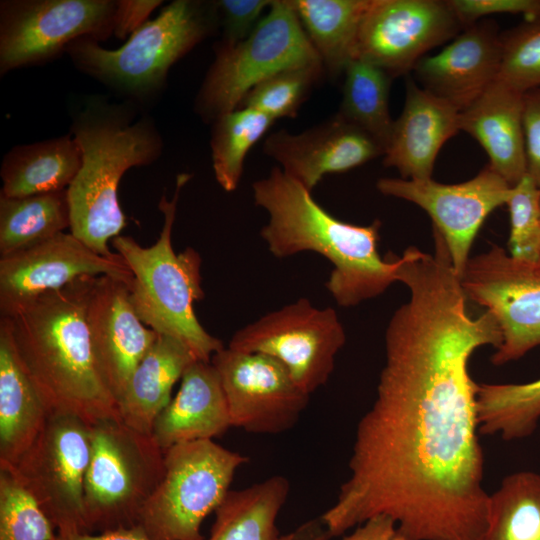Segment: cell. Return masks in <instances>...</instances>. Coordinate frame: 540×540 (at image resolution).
Here are the masks:
<instances>
[{"instance_id":"2","label":"cell","mask_w":540,"mask_h":540,"mask_svg":"<svg viewBox=\"0 0 540 540\" xmlns=\"http://www.w3.org/2000/svg\"><path fill=\"white\" fill-rule=\"evenodd\" d=\"M97 277H80L4 317L17 353L50 413L72 414L88 424L121 419L88 324V301Z\"/></svg>"},{"instance_id":"27","label":"cell","mask_w":540,"mask_h":540,"mask_svg":"<svg viewBox=\"0 0 540 540\" xmlns=\"http://www.w3.org/2000/svg\"><path fill=\"white\" fill-rule=\"evenodd\" d=\"M289 490V481L281 475L230 490L214 512L215 520L205 540H279L276 521Z\"/></svg>"},{"instance_id":"4","label":"cell","mask_w":540,"mask_h":540,"mask_svg":"<svg viewBox=\"0 0 540 540\" xmlns=\"http://www.w3.org/2000/svg\"><path fill=\"white\" fill-rule=\"evenodd\" d=\"M135 115L130 100L116 104L91 97L72 116L70 134L81 150L82 164L67 189L70 232L105 257L116 256L108 241L126 225L118 201L122 176L132 167L152 164L163 150L154 120Z\"/></svg>"},{"instance_id":"40","label":"cell","mask_w":540,"mask_h":540,"mask_svg":"<svg viewBox=\"0 0 540 540\" xmlns=\"http://www.w3.org/2000/svg\"><path fill=\"white\" fill-rule=\"evenodd\" d=\"M523 133L526 171L540 189V87L524 92Z\"/></svg>"},{"instance_id":"43","label":"cell","mask_w":540,"mask_h":540,"mask_svg":"<svg viewBox=\"0 0 540 540\" xmlns=\"http://www.w3.org/2000/svg\"><path fill=\"white\" fill-rule=\"evenodd\" d=\"M54 540H152L138 526L107 530L98 533H57Z\"/></svg>"},{"instance_id":"16","label":"cell","mask_w":540,"mask_h":540,"mask_svg":"<svg viewBox=\"0 0 540 540\" xmlns=\"http://www.w3.org/2000/svg\"><path fill=\"white\" fill-rule=\"evenodd\" d=\"M463 30L447 0H371L356 43L355 58L392 78L408 75L425 53Z\"/></svg>"},{"instance_id":"36","label":"cell","mask_w":540,"mask_h":540,"mask_svg":"<svg viewBox=\"0 0 540 540\" xmlns=\"http://www.w3.org/2000/svg\"><path fill=\"white\" fill-rule=\"evenodd\" d=\"M509 211V255L517 260L538 263L540 260V189L524 175L512 186L506 203Z\"/></svg>"},{"instance_id":"23","label":"cell","mask_w":540,"mask_h":540,"mask_svg":"<svg viewBox=\"0 0 540 540\" xmlns=\"http://www.w3.org/2000/svg\"><path fill=\"white\" fill-rule=\"evenodd\" d=\"M180 381L178 392L152 428L151 435L163 451L183 442L213 440L232 427L226 396L211 362L195 361Z\"/></svg>"},{"instance_id":"35","label":"cell","mask_w":540,"mask_h":540,"mask_svg":"<svg viewBox=\"0 0 540 540\" xmlns=\"http://www.w3.org/2000/svg\"><path fill=\"white\" fill-rule=\"evenodd\" d=\"M57 530L14 472L0 468V540H54Z\"/></svg>"},{"instance_id":"15","label":"cell","mask_w":540,"mask_h":540,"mask_svg":"<svg viewBox=\"0 0 540 540\" xmlns=\"http://www.w3.org/2000/svg\"><path fill=\"white\" fill-rule=\"evenodd\" d=\"M223 387L232 427L254 434H279L291 429L310 395L276 359L230 347L210 360Z\"/></svg>"},{"instance_id":"7","label":"cell","mask_w":540,"mask_h":540,"mask_svg":"<svg viewBox=\"0 0 540 540\" xmlns=\"http://www.w3.org/2000/svg\"><path fill=\"white\" fill-rule=\"evenodd\" d=\"M91 451L84 480L86 532L137 525L164 472V451L152 435L121 419L90 426Z\"/></svg>"},{"instance_id":"9","label":"cell","mask_w":540,"mask_h":540,"mask_svg":"<svg viewBox=\"0 0 540 540\" xmlns=\"http://www.w3.org/2000/svg\"><path fill=\"white\" fill-rule=\"evenodd\" d=\"M215 60L195 99L203 120L214 121L241 105L259 83L285 69L322 62L291 0H273L252 33L231 46L217 43Z\"/></svg>"},{"instance_id":"17","label":"cell","mask_w":540,"mask_h":540,"mask_svg":"<svg viewBox=\"0 0 540 540\" xmlns=\"http://www.w3.org/2000/svg\"><path fill=\"white\" fill-rule=\"evenodd\" d=\"M83 276H111L128 284L132 279L119 254L102 256L71 232H61L31 248L0 257L1 317Z\"/></svg>"},{"instance_id":"1","label":"cell","mask_w":540,"mask_h":540,"mask_svg":"<svg viewBox=\"0 0 540 540\" xmlns=\"http://www.w3.org/2000/svg\"><path fill=\"white\" fill-rule=\"evenodd\" d=\"M398 280L409 300L385 332L376 397L355 431L349 476L320 517L327 539L371 517L392 518L406 540H480L488 520L473 353L498 348L489 312L472 317L450 259L419 255Z\"/></svg>"},{"instance_id":"44","label":"cell","mask_w":540,"mask_h":540,"mask_svg":"<svg viewBox=\"0 0 540 540\" xmlns=\"http://www.w3.org/2000/svg\"><path fill=\"white\" fill-rule=\"evenodd\" d=\"M538 264L540 265V260H539Z\"/></svg>"},{"instance_id":"29","label":"cell","mask_w":540,"mask_h":540,"mask_svg":"<svg viewBox=\"0 0 540 540\" xmlns=\"http://www.w3.org/2000/svg\"><path fill=\"white\" fill-rule=\"evenodd\" d=\"M67 228V189L19 198L0 195V257L31 248Z\"/></svg>"},{"instance_id":"28","label":"cell","mask_w":540,"mask_h":540,"mask_svg":"<svg viewBox=\"0 0 540 540\" xmlns=\"http://www.w3.org/2000/svg\"><path fill=\"white\" fill-rule=\"evenodd\" d=\"M324 70L343 73L356 54L360 25L371 0H291Z\"/></svg>"},{"instance_id":"10","label":"cell","mask_w":540,"mask_h":540,"mask_svg":"<svg viewBox=\"0 0 540 540\" xmlns=\"http://www.w3.org/2000/svg\"><path fill=\"white\" fill-rule=\"evenodd\" d=\"M345 342L333 308H318L300 298L236 331L228 347L278 360L310 395L329 380Z\"/></svg>"},{"instance_id":"31","label":"cell","mask_w":540,"mask_h":540,"mask_svg":"<svg viewBox=\"0 0 540 540\" xmlns=\"http://www.w3.org/2000/svg\"><path fill=\"white\" fill-rule=\"evenodd\" d=\"M479 433L511 441L531 435L540 420V378L527 383L477 386Z\"/></svg>"},{"instance_id":"6","label":"cell","mask_w":540,"mask_h":540,"mask_svg":"<svg viewBox=\"0 0 540 540\" xmlns=\"http://www.w3.org/2000/svg\"><path fill=\"white\" fill-rule=\"evenodd\" d=\"M218 24L214 1L175 0L117 49H106L84 37L65 52L83 73L123 96L145 100L163 88L169 69Z\"/></svg>"},{"instance_id":"18","label":"cell","mask_w":540,"mask_h":540,"mask_svg":"<svg viewBox=\"0 0 540 540\" xmlns=\"http://www.w3.org/2000/svg\"><path fill=\"white\" fill-rule=\"evenodd\" d=\"M87 318L99 367L119 404L130 377L158 333L146 327L135 312L128 282L111 276L96 278Z\"/></svg>"},{"instance_id":"26","label":"cell","mask_w":540,"mask_h":540,"mask_svg":"<svg viewBox=\"0 0 540 540\" xmlns=\"http://www.w3.org/2000/svg\"><path fill=\"white\" fill-rule=\"evenodd\" d=\"M81 164V150L70 133L15 146L2 160L0 195L19 198L66 190Z\"/></svg>"},{"instance_id":"11","label":"cell","mask_w":540,"mask_h":540,"mask_svg":"<svg viewBox=\"0 0 540 540\" xmlns=\"http://www.w3.org/2000/svg\"><path fill=\"white\" fill-rule=\"evenodd\" d=\"M90 426L67 413H51L13 468L57 533L86 532L84 480L90 459Z\"/></svg>"},{"instance_id":"42","label":"cell","mask_w":540,"mask_h":540,"mask_svg":"<svg viewBox=\"0 0 540 540\" xmlns=\"http://www.w3.org/2000/svg\"><path fill=\"white\" fill-rule=\"evenodd\" d=\"M341 540H406L399 532L396 522L386 516L377 515L358 525Z\"/></svg>"},{"instance_id":"37","label":"cell","mask_w":540,"mask_h":540,"mask_svg":"<svg viewBox=\"0 0 540 540\" xmlns=\"http://www.w3.org/2000/svg\"><path fill=\"white\" fill-rule=\"evenodd\" d=\"M499 78L521 92L540 87V23L524 22L501 33Z\"/></svg>"},{"instance_id":"34","label":"cell","mask_w":540,"mask_h":540,"mask_svg":"<svg viewBox=\"0 0 540 540\" xmlns=\"http://www.w3.org/2000/svg\"><path fill=\"white\" fill-rule=\"evenodd\" d=\"M323 72L322 62L280 71L256 85L239 107L258 110L274 120L295 117Z\"/></svg>"},{"instance_id":"32","label":"cell","mask_w":540,"mask_h":540,"mask_svg":"<svg viewBox=\"0 0 540 540\" xmlns=\"http://www.w3.org/2000/svg\"><path fill=\"white\" fill-rule=\"evenodd\" d=\"M480 540H540V474L512 473L489 496L488 520Z\"/></svg>"},{"instance_id":"14","label":"cell","mask_w":540,"mask_h":540,"mask_svg":"<svg viewBox=\"0 0 540 540\" xmlns=\"http://www.w3.org/2000/svg\"><path fill=\"white\" fill-rule=\"evenodd\" d=\"M376 187L386 196L414 203L429 215L433 229L445 241L459 277L484 221L492 211L506 205L512 190L488 165L475 177L457 184H442L432 178H381Z\"/></svg>"},{"instance_id":"5","label":"cell","mask_w":540,"mask_h":540,"mask_svg":"<svg viewBox=\"0 0 540 540\" xmlns=\"http://www.w3.org/2000/svg\"><path fill=\"white\" fill-rule=\"evenodd\" d=\"M191 177L178 174L173 198L161 196L158 208L164 223L156 243L142 247L132 237L119 235L112 245L132 273L130 300L140 320L156 333L185 343L198 360L210 362L224 345L204 329L194 312V302L204 298L202 260L191 247L176 253L172 246L177 202Z\"/></svg>"},{"instance_id":"24","label":"cell","mask_w":540,"mask_h":540,"mask_svg":"<svg viewBox=\"0 0 540 540\" xmlns=\"http://www.w3.org/2000/svg\"><path fill=\"white\" fill-rule=\"evenodd\" d=\"M50 414L17 353L8 320L0 317V468L16 466Z\"/></svg>"},{"instance_id":"3","label":"cell","mask_w":540,"mask_h":540,"mask_svg":"<svg viewBox=\"0 0 540 540\" xmlns=\"http://www.w3.org/2000/svg\"><path fill=\"white\" fill-rule=\"evenodd\" d=\"M252 190L255 204L269 216L260 234L270 252L278 258L305 251L325 257L332 264L325 286L339 306L377 297L397 281V256L383 259L378 251L379 220L361 226L337 219L279 166Z\"/></svg>"},{"instance_id":"30","label":"cell","mask_w":540,"mask_h":540,"mask_svg":"<svg viewBox=\"0 0 540 540\" xmlns=\"http://www.w3.org/2000/svg\"><path fill=\"white\" fill-rule=\"evenodd\" d=\"M338 115L372 136L384 149L394 120L389 111L392 77L380 67L360 58L345 67Z\"/></svg>"},{"instance_id":"22","label":"cell","mask_w":540,"mask_h":540,"mask_svg":"<svg viewBox=\"0 0 540 540\" xmlns=\"http://www.w3.org/2000/svg\"><path fill=\"white\" fill-rule=\"evenodd\" d=\"M523 95L498 77L459 113V129L481 145L488 166L511 186L527 174Z\"/></svg>"},{"instance_id":"8","label":"cell","mask_w":540,"mask_h":540,"mask_svg":"<svg viewBox=\"0 0 540 540\" xmlns=\"http://www.w3.org/2000/svg\"><path fill=\"white\" fill-rule=\"evenodd\" d=\"M248 457L213 440L183 442L164 450V472L137 525L152 540H205L204 519L225 500Z\"/></svg>"},{"instance_id":"20","label":"cell","mask_w":540,"mask_h":540,"mask_svg":"<svg viewBox=\"0 0 540 540\" xmlns=\"http://www.w3.org/2000/svg\"><path fill=\"white\" fill-rule=\"evenodd\" d=\"M501 56L497 24L482 19L464 28L439 53L420 59L413 79L462 111L498 78Z\"/></svg>"},{"instance_id":"13","label":"cell","mask_w":540,"mask_h":540,"mask_svg":"<svg viewBox=\"0 0 540 540\" xmlns=\"http://www.w3.org/2000/svg\"><path fill=\"white\" fill-rule=\"evenodd\" d=\"M460 282L467 300L495 318L502 341L491 362L503 365L540 345V265L517 260L503 248L469 259Z\"/></svg>"},{"instance_id":"33","label":"cell","mask_w":540,"mask_h":540,"mask_svg":"<svg viewBox=\"0 0 540 540\" xmlns=\"http://www.w3.org/2000/svg\"><path fill=\"white\" fill-rule=\"evenodd\" d=\"M274 122L272 117L247 107H239L213 121L212 167L218 184L225 191L231 192L238 187L249 150Z\"/></svg>"},{"instance_id":"41","label":"cell","mask_w":540,"mask_h":540,"mask_svg":"<svg viewBox=\"0 0 540 540\" xmlns=\"http://www.w3.org/2000/svg\"><path fill=\"white\" fill-rule=\"evenodd\" d=\"M161 0H117L113 34L123 39L143 25Z\"/></svg>"},{"instance_id":"38","label":"cell","mask_w":540,"mask_h":540,"mask_svg":"<svg viewBox=\"0 0 540 540\" xmlns=\"http://www.w3.org/2000/svg\"><path fill=\"white\" fill-rule=\"evenodd\" d=\"M222 39L219 44L231 46L246 39L255 29L262 14L272 0H218L214 1Z\"/></svg>"},{"instance_id":"21","label":"cell","mask_w":540,"mask_h":540,"mask_svg":"<svg viewBox=\"0 0 540 540\" xmlns=\"http://www.w3.org/2000/svg\"><path fill=\"white\" fill-rule=\"evenodd\" d=\"M459 113L408 77L403 110L383 154L384 166L397 169L403 179H431L442 146L460 131Z\"/></svg>"},{"instance_id":"12","label":"cell","mask_w":540,"mask_h":540,"mask_svg":"<svg viewBox=\"0 0 540 540\" xmlns=\"http://www.w3.org/2000/svg\"><path fill=\"white\" fill-rule=\"evenodd\" d=\"M117 0H3L0 74L53 59L80 38L114 32Z\"/></svg>"},{"instance_id":"39","label":"cell","mask_w":540,"mask_h":540,"mask_svg":"<svg viewBox=\"0 0 540 540\" xmlns=\"http://www.w3.org/2000/svg\"><path fill=\"white\" fill-rule=\"evenodd\" d=\"M462 28L492 14L522 15L525 22L540 23V0H447Z\"/></svg>"},{"instance_id":"19","label":"cell","mask_w":540,"mask_h":540,"mask_svg":"<svg viewBox=\"0 0 540 540\" xmlns=\"http://www.w3.org/2000/svg\"><path fill=\"white\" fill-rule=\"evenodd\" d=\"M263 150L310 191L325 175L349 171L384 154L372 136L338 114L298 134L272 133Z\"/></svg>"},{"instance_id":"25","label":"cell","mask_w":540,"mask_h":540,"mask_svg":"<svg viewBox=\"0 0 540 540\" xmlns=\"http://www.w3.org/2000/svg\"><path fill=\"white\" fill-rule=\"evenodd\" d=\"M195 361L197 357L185 343L158 334L119 401L121 420L151 435L156 418L172 399L173 386Z\"/></svg>"}]
</instances>
